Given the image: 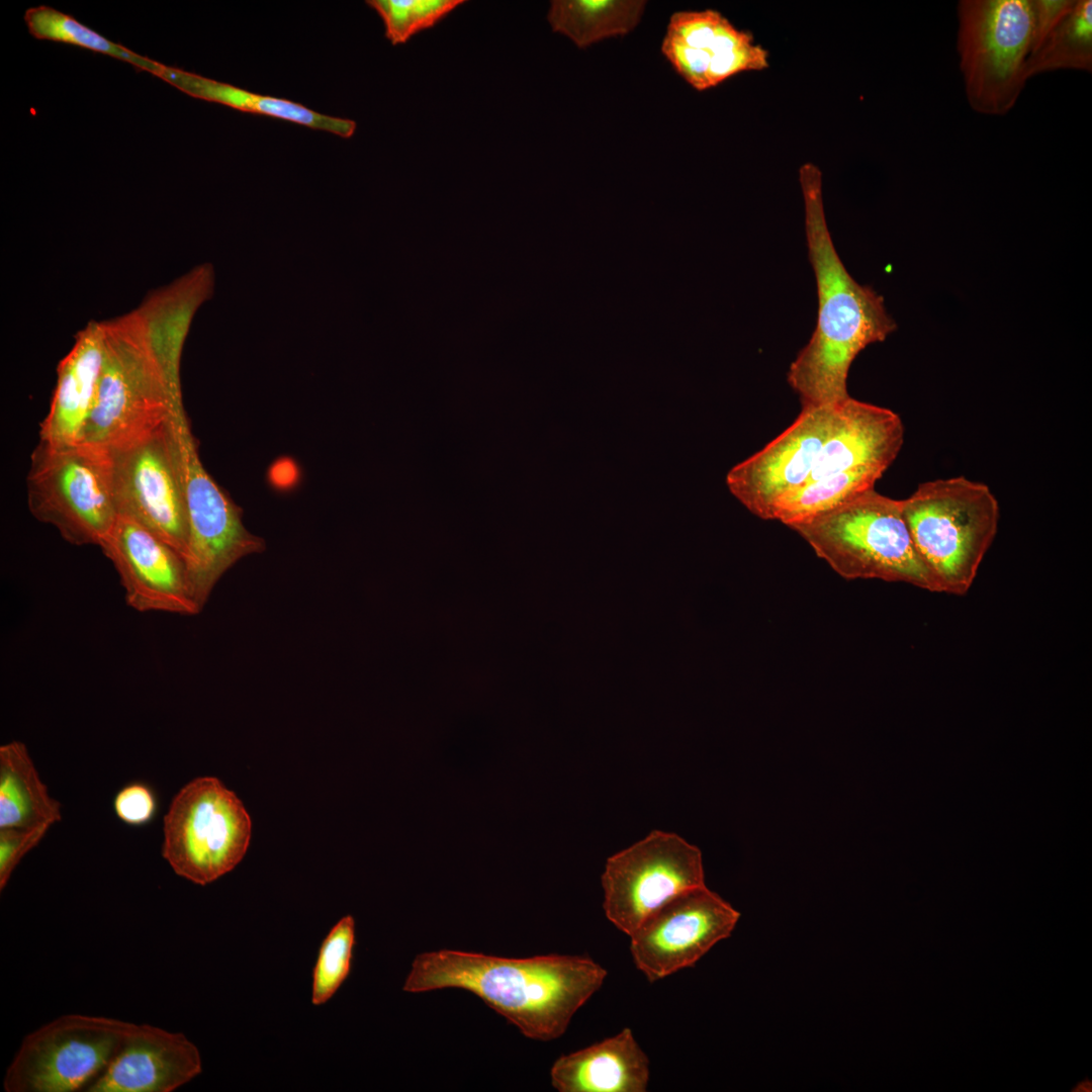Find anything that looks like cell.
<instances>
[{
    "instance_id": "7c38bea8",
    "label": "cell",
    "mask_w": 1092,
    "mask_h": 1092,
    "mask_svg": "<svg viewBox=\"0 0 1092 1092\" xmlns=\"http://www.w3.org/2000/svg\"><path fill=\"white\" fill-rule=\"evenodd\" d=\"M109 452L117 513L149 529L185 561L188 524L169 417L151 433Z\"/></svg>"
},
{
    "instance_id": "603a6c76",
    "label": "cell",
    "mask_w": 1092,
    "mask_h": 1092,
    "mask_svg": "<svg viewBox=\"0 0 1092 1092\" xmlns=\"http://www.w3.org/2000/svg\"><path fill=\"white\" fill-rule=\"evenodd\" d=\"M1057 70L1092 71V1L1076 0L1071 11L1029 54L1025 79Z\"/></svg>"
},
{
    "instance_id": "9a60e30c",
    "label": "cell",
    "mask_w": 1092,
    "mask_h": 1092,
    "mask_svg": "<svg viewBox=\"0 0 1092 1092\" xmlns=\"http://www.w3.org/2000/svg\"><path fill=\"white\" fill-rule=\"evenodd\" d=\"M661 53L694 89L705 91L727 79L768 67V52L753 35L714 9L671 14Z\"/></svg>"
},
{
    "instance_id": "7a4b0ae2",
    "label": "cell",
    "mask_w": 1092,
    "mask_h": 1092,
    "mask_svg": "<svg viewBox=\"0 0 1092 1092\" xmlns=\"http://www.w3.org/2000/svg\"><path fill=\"white\" fill-rule=\"evenodd\" d=\"M607 971L588 958L547 954L503 958L440 949L418 954L403 990L457 988L479 997L527 1037L552 1040L601 988Z\"/></svg>"
},
{
    "instance_id": "4316f807",
    "label": "cell",
    "mask_w": 1092,
    "mask_h": 1092,
    "mask_svg": "<svg viewBox=\"0 0 1092 1092\" xmlns=\"http://www.w3.org/2000/svg\"><path fill=\"white\" fill-rule=\"evenodd\" d=\"M50 826L0 829V890L2 891L21 858L46 835Z\"/></svg>"
},
{
    "instance_id": "ba28073f",
    "label": "cell",
    "mask_w": 1092,
    "mask_h": 1092,
    "mask_svg": "<svg viewBox=\"0 0 1092 1092\" xmlns=\"http://www.w3.org/2000/svg\"><path fill=\"white\" fill-rule=\"evenodd\" d=\"M957 14V50L967 100L980 114L1005 115L1027 81L1030 0H961Z\"/></svg>"
},
{
    "instance_id": "6da1fadb",
    "label": "cell",
    "mask_w": 1092,
    "mask_h": 1092,
    "mask_svg": "<svg viewBox=\"0 0 1092 1092\" xmlns=\"http://www.w3.org/2000/svg\"><path fill=\"white\" fill-rule=\"evenodd\" d=\"M207 299L181 276L104 323V358L80 443L108 451L160 427L183 403L180 360L192 318Z\"/></svg>"
},
{
    "instance_id": "ac0fdd59",
    "label": "cell",
    "mask_w": 1092,
    "mask_h": 1092,
    "mask_svg": "<svg viewBox=\"0 0 1092 1092\" xmlns=\"http://www.w3.org/2000/svg\"><path fill=\"white\" fill-rule=\"evenodd\" d=\"M104 339L103 321L89 322L59 362L50 408L40 425V442L52 446L80 443L97 392Z\"/></svg>"
},
{
    "instance_id": "7402d4cb",
    "label": "cell",
    "mask_w": 1092,
    "mask_h": 1092,
    "mask_svg": "<svg viewBox=\"0 0 1092 1092\" xmlns=\"http://www.w3.org/2000/svg\"><path fill=\"white\" fill-rule=\"evenodd\" d=\"M644 0H553L547 20L554 32L585 49L630 33L639 24Z\"/></svg>"
},
{
    "instance_id": "8fae6325",
    "label": "cell",
    "mask_w": 1092,
    "mask_h": 1092,
    "mask_svg": "<svg viewBox=\"0 0 1092 1092\" xmlns=\"http://www.w3.org/2000/svg\"><path fill=\"white\" fill-rule=\"evenodd\" d=\"M703 885L700 848L675 833L653 830L607 859L602 875L605 914L630 936L671 898Z\"/></svg>"
},
{
    "instance_id": "52a82bcc",
    "label": "cell",
    "mask_w": 1092,
    "mask_h": 1092,
    "mask_svg": "<svg viewBox=\"0 0 1092 1092\" xmlns=\"http://www.w3.org/2000/svg\"><path fill=\"white\" fill-rule=\"evenodd\" d=\"M26 486L31 515L74 545L99 546L118 515L111 454L96 446L39 441L31 454Z\"/></svg>"
},
{
    "instance_id": "30bf717a",
    "label": "cell",
    "mask_w": 1092,
    "mask_h": 1092,
    "mask_svg": "<svg viewBox=\"0 0 1092 1092\" xmlns=\"http://www.w3.org/2000/svg\"><path fill=\"white\" fill-rule=\"evenodd\" d=\"M135 1023L65 1014L28 1033L3 1078L6 1092H86L121 1049Z\"/></svg>"
},
{
    "instance_id": "44dd1931",
    "label": "cell",
    "mask_w": 1092,
    "mask_h": 1092,
    "mask_svg": "<svg viewBox=\"0 0 1092 1092\" xmlns=\"http://www.w3.org/2000/svg\"><path fill=\"white\" fill-rule=\"evenodd\" d=\"M62 819L26 746L12 741L0 747V829L52 826Z\"/></svg>"
},
{
    "instance_id": "4fadbf2b",
    "label": "cell",
    "mask_w": 1092,
    "mask_h": 1092,
    "mask_svg": "<svg viewBox=\"0 0 1092 1092\" xmlns=\"http://www.w3.org/2000/svg\"><path fill=\"white\" fill-rule=\"evenodd\" d=\"M846 399L802 406L783 433L731 468L726 476L730 492L753 515L772 520L777 507L808 480Z\"/></svg>"
},
{
    "instance_id": "d6986e66",
    "label": "cell",
    "mask_w": 1092,
    "mask_h": 1092,
    "mask_svg": "<svg viewBox=\"0 0 1092 1092\" xmlns=\"http://www.w3.org/2000/svg\"><path fill=\"white\" fill-rule=\"evenodd\" d=\"M552 1086L559 1092H644L649 1061L630 1028L572 1054L551 1067Z\"/></svg>"
},
{
    "instance_id": "cb8c5ba5",
    "label": "cell",
    "mask_w": 1092,
    "mask_h": 1092,
    "mask_svg": "<svg viewBox=\"0 0 1092 1092\" xmlns=\"http://www.w3.org/2000/svg\"><path fill=\"white\" fill-rule=\"evenodd\" d=\"M28 32L37 39L52 40L79 47L93 53L106 55L146 71L158 78L165 65L139 55L124 46L114 42L92 28L50 6L26 9L23 15Z\"/></svg>"
},
{
    "instance_id": "277c9868",
    "label": "cell",
    "mask_w": 1092,
    "mask_h": 1092,
    "mask_svg": "<svg viewBox=\"0 0 1092 1092\" xmlns=\"http://www.w3.org/2000/svg\"><path fill=\"white\" fill-rule=\"evenodd\" d=\"M790 528L845 578L901 581L940 592L914 546L901 499L875 487Z\"/></svg>"
},
{
    "instance_id": "f1b7e54d",
    "label": "cell",
    "mask_w": 1092,
    "mask_h": 1092,
    "mask_svg": "<svg viewBox=\"0 0 1092 1092\" xmlns=\"http://www.w3.org/2000/svg\"><path fill=\"white\" fill-rule=\"evenodd\" d=\"M1076 0H1030L1032 10L1031 51L1036 50L1050 32L1071 11Z\"/></svg>"
},
{
    "instance_id": "5b68a950",
    "label": "cell",
    "mask_w": 1092,
    "mask_h": 1092,
    "mask_svg": "<svg viewBox=\"0 0 1092 1092\" xmlns=\"http://www.w3.org/2000/svg\"><path fill=\"white\" fill-rule=\"evenodd\" d=\"M902 511L914 546L941 593L966 594L991 546L999 504L982 482L964 476L920 483Z\"/></svg>"
},
{
    "instance_id": "2e32d148",
    "label": "cell",
    "mask_w": 1092,
    "mask_h": 1092,
    "mask_svg": "<svg viewBox=\"0 0 1092 1092\" xmlns=\"http://www.w3.org/2000/svg\"><path fill=\"white\" fill-rule=\"evenodd\" d=\"M99 547L118 573L125 602L133 610L200 613L183 557L133 519L118 514Z\"/></svg>"
},
{
    "instance_id": "d4e9b609",
    "label": "cell",
    "mask_w": 1092,
    "mask_h": 1092,
    "mask_svg": "<svg viewBox=\"0 0 1092 1092\" xmlns=\"http://www.w3.org/2000/svg\"><path fill=\"white\" fill-rule=\"evenodd\" d=\"M355 945V920L342 917L324 938L312 971L311 1003L328 1002L350 974Z\"/></svg>"
},
{
    "instance_id": "ffe728a7",
    "label": "cell",
    "mask_w": 1092,
    "mask_h": 1092,
    "mask_svg": "<svg viewBox=\"0 0 1092 1092\" xmlns=\"http://www.w3.org/2000/svg\"><path fill=\"white\" fill-rule=\"evenodd\" d=\"M159 78L191 97L237 110L287 120L345 139L356 130L354 120L323 114L291 100L253 93L179 68L165 65Z\"/></svg>"
},
{
    "instance_id": "8992f818",
    "label": "cell",
    "mask_w": 1092,
    "mask_h": 1092,
    "mask_svg": "<svg viewBox=\"0 0 1092 1092\" xmlns=\"http://www.w3.org/2000/svg\"><path fill=\"white\" fill-rule=\"evenodd\" d=\"M188 524L189 589L202 610L219 578L240 559L265 550L244 526L242 510L205 470L182 403L169 416Z\"/></svg>"
},
{
    "instance_id": "9c48e42d",
    "label": "cell",
    "mask_w": 1092,
    "mask_h": 1092,
    "mask_svg": "<svg viewBox=\"0 0 1092 1092\" xmlns=\"http://www.w3.org/2000/svg\"><path fill=\"white\" fill-rule=\"evenodd\" d=\"M251 833V818L238 796L217 778H196L176 794L164 816L162 855L176 875L205 886L241 862Z\"/></svg>"
},
{
    "instance_id": "484cf974",
    "label": "cell",
    "mask_w": 1092,
    "mask_h": 1092,
    "mask_svg": "<svg viewBox=\"0 0 1092 1092\" xmlns=\"http://www.w3.org/2000/svg\"><path fill=\"white\" fill-rule=\"evenodd\" d=\"M462 0H370L367 4L381 17L385 36L392 44L406 42L422 30L433 27Z\"/></svg>"
},
{
    "instance_id": "e0dca14e",
    "label": "cell",
    "mask_w": 1092,
    "mask_h": 1092,
    "mask_svg": "<svg viewBox=\"0 0 1092 1092\" xmlns=\"http://www.w3.org/2000/svg\"><path fill=\"white\" fill-rule=\"evenodd\" d=\"M201 1071L199 1050L183 1033L135 1024L86 1092H172Z\"/></svg>"
},
{
    "instance_id": "5bb4252c",
    "label": "cell",
    "mask_w": 1092,
    "mask_h": 1092,
    "mask_svg": "<svg viewBox=\"0 0 1092 1092\" xmlns=\"http://www.w3.org/2000/svg\"><path fill=\"white\" fill-rule=\"evenodd\" d=\"M740 913L706 885L687 890L651 913L630 935L633 961L649 982L694 966L729 937Z\"/></svg>"
},
{
    "instance_id": "83f0119b",
    "label": "cell",
    "mask_w": 1092,
    "mask_h": 1092,
    "mask_svg": "<svg viewBox=\"0 0 1092 1092\" xmlns=\"http://www.w3.org/2000/svg\"><path fill=\"white\" fill-rule=\"evenodd\" d=\"M113 809L124 823L141 826L153 819L157 800L151 788L142 783H132L124 786L115 795Z\"/></svg>"
},
{
    "instance_id": "3957f363",
    "label": "cell",
    "mask_w": 1092,
    "mask_h": 1092,
    "mask_svg": "<svg viewBox=\"0 0 1092 1092\" xmlns=\"http://www.w3.org/2000/svg\"><path fill=\"white\" fill-rule=\"evenodd\" d=\"M808 253L814 270L818 312L807 345L790 365L787 379L802 406L839 402L850 395L847 375L867 346L896 329L883 298L858 284L845 269L825 218L822 173L813 163L800 167Z\"/></svg>"
}]
</instances>
